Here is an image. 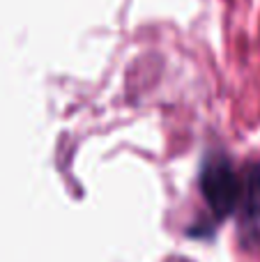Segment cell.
<instances>
[{"mask_svg":"<svg viewBox=\"0 0 260 262\" xmlns=\"http://www.w3.org/2000/svg\"><path fill=\"white\" fill-rule=\"evenodd\" d=\"M201 193L214 221H224L237 209L242 195V175L224 154H212L205 159L201 170Z\"/></svg>","mask_w":260,"mask_h":262,"instance_id":"obj_1","label":"cell"},{"mask_svg":"<svg viewBox=\"0 0 260 262\" xmlns=\"http://www.w3.org/2000/svg\"><path fill=\"white\" fill-rule=\"evenodd\" d=\"M237 239L244 249L260 246V166L249 163L242 172V195L237 205Z\"/></svg>","mask_w":260,"mask_h":262,"instance_id":"obj_2","label":"cell"}]
</instances>
